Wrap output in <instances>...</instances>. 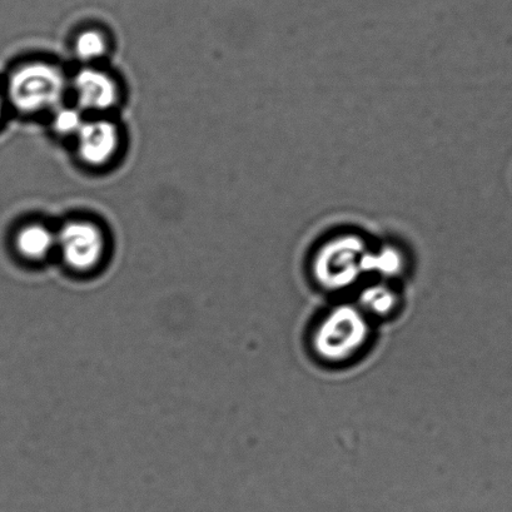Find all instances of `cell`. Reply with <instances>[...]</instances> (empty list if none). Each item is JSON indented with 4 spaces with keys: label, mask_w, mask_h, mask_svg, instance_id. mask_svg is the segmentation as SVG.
<instances>
[{
    "label": "cell",
    "mask_w": 512,
    "mask_h": 512,
    "mask_svg": "<svg viewBox=\"0 0 512 512\" xmlns=\"http://www.w3.org/2000/svg\"><path fill=\"white\" fill-rule=\"evenodd\" d=\"M84 122H86V114L76 104L68 106L63 103L52 112L51 127L58 137L76 138Z\"/></svg>",
    "instance_id": "obj_10"
},
{
    "label": "cell",
    "mask_w": 512,
    "mask_h": 512,
    "mask_svg": "<svg viewBox=\"0 0 512 512\" xmlns=\"http://www.w3.org/2000/svg\"><path fill=\"white\" fill-rule=\"evenodd\" d=\"M14 247L24 260L44 261L57 248V232L43 223H27L14 236Z\"/></svg>",
    "instance_id": "obj_7"
},
{
    "label": "cell",
    "mask_w": 512,
    "mask_h": 512,
    "mask_svg": "<svg viewBox=\"0 0 512 512\" xmlns=\"http://www.w3.org/2000/svg\"><path fill=\"white\" fill-rule=\"evenodd\" d=\"M370 338V322L359 307L341 305L317 322L311 337L318 359L328 364H344L365 349Z\"/></svg>",
    "instance_id": "obj_3"
},
{
    "label": "cell",
    "mask_w": 512,
    "mask_h": 512,
    "mask_svg": "<svg viewBox=\"0 0 512 512\" xmlns=\"http://www.w3.org/2000/svg\"><path fill=\"white\" fill-rule=\"evenodd\" d=\"M56 250L72 271L92 272L106 256V233L98 223L76 218L59 228Z\"/></svg>",
    "instance_id": "obj_4"
},
{
    "label": "cell",
    "mask_w": 512,
    "mask_h": 512,
    "mask_svg": "<svg viewBox=\"0 0 512 512\" xmlns=\"http://www.w3.org/2000/svg\"><path fill=\"white\" fill-rule=\"evenodd\" d=\"M68 89L69 78L58 64L31 61L9 74L4 97L17 112L34 116L62 106Z\"/></svg>",
    "instance_id": "obj_2"
},
{
    "label": "cell",
    "mask_w": 512,
    "mask_h": 512,
    "mask_svg": "<svg viewBox=\"0 0 512 512\" xmlns=\"http://www.w3.org/2000/svg\"><path fill=\"white\" fill-rule=\"evenodd\" d=\"M311 256L313 280L328 292L347 290L370 273L375 247L357 230H335Z\"/></svg>",
    "instance_id": "obj_1"
},
{
    "label": "cell",
    "mask_w": 512,
    "mask_h": 512,
    "mask_svg": "<svg viewBox=\"0 0 512 512\" xmlns=\"http://www.w3.org/2000/svg\"><path fill=\"white\" fill-rule=\"evenodd\" d=\"M79 161L91 168H103L116 158L121 148V131L106 117L86 119L76 138Z\"/></svg>",
    "instance_id": "obj_6"
},
{
    "label": "cell",
    "mask_w": 512,
    "mask_h": 512,
    "mask_svg": "<svg viewBox=\"0 0 512 512\" xmlns=\"http://www.w3.org/2000/svg\"><path fill=\"white\" fill-rule=\"evenodd\" d=\"M108 51L109 41L106 34L96 28L84 29L73 42L74 54L86 66H92V63L106 57Z\"/></svg>",
    "instance_id": "obj_9"
},
{
    "label": "cell",
    "mask_w": 512,
    "mask_h": 512,
    "mask_svg": "<svg viewBox=\"0 0 512 512\" xmlns=\"http://www.w3.org/2000/svg\"><path fill=\"white\" fill-rule=\"evenodd\" d=\"M4 108H6V97L0 92V121H2L3 118Z\"/></svg>",
    "instance_id": "obj_11"
},
{
    "label": "cell",
    "mask_w": 512,
    "mask_h": 512,
    "mask_svg": "<svg viewBox=\"0 0 512 512\" xmlns=\"http://www.w3.org/2000/svg\"><path fill=\"white\" fill-rule=\"evenodd\" d=\"M399 306V296L387 281L375 282L362 290L360 310L366 316L386 317Z\"/></svg>",
    "instance_id": "obj_8"
},
{
    "label": "cell",
    "mask_w": 512,
    "mask_h": 512,
    "mask_svg": "<svg viewBox=\"0 0 512 512\" xmlns=\"http://www.w3.org/2000/svg\"><path fill=\"white\" fill-rule=\"evenodd\" d=\"M76 106L86 113L103 114L113 111L121 101L117 79L101 68L84 66L69 79Z\"/></svg>",
    "instance_id": "obj_5"
}]
</instances>
